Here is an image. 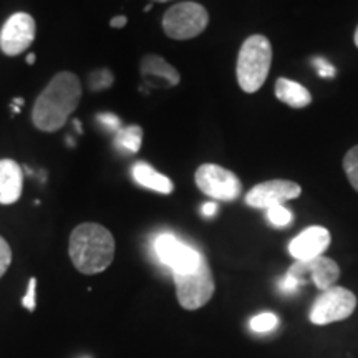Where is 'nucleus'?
Segmentation results:
<instances>
[{"label": "nucleus", "mask_w": 358, "mask_h": 358, "mask_svg": "<svg viewBox=\"0 0 358 358\" xmlns=\"http://www.w3.org/2000/svg\"><path fill=\"white\" fill-rule=\"evenodd\" d=\"M209 24V13L201 3L181 2L168 8L163 15V30L173 40L198 37Z\"/></svg>", "instance_id": "5"}, {"label": "nucleus", "mask_w": 358, "mask_h": 358, "mask_svg": "<svg viewBox=\"0 0 358 358\" xmlns=\"http://www.w3.org/2000/svg\"><path fill=\"white\" fill-rule=\"evenodd\" d=\"M272 64V45L264 35H250L237 55V83L245 93H256L266 83Z\"/></svg>", "instance_id": "3"}, {"label": "nucleus", "mask_w": 358, "mask_h": 358, "mask_svg": "<svg viewBox=\"0 0 358 358\" xmlns=\"http://www.w3.org/2000/svg\"><path fill=\"white\" fill-rule=\"evenodd\" d=\"M27 64L29 65L35 64V53H29V55H27Z\"/></svg>", "instance_id": "29"}, {"label": "nucleus", "mask_w": 358, "mask_h": 358, "mask_svg": "<svg viewBox=\"0 0 358 358\" xmlns=\"http://www.w3.org/2000/svg\"><path fill=\"white\" fill-rule=\"evenodd\" d=\"M343 169H345V174L353 189L358 192V146L352 148L345 155V158H343Z\"/></svg>", "instance_id": "18"}, {"label": "nucleus", "mask_w": 358, "mask_h": 358, "mask_svg": "<svg viewBox=\"0 0 358 358\" xmlns=\"http://www.w3.org/2000/svg\"><path fill=\"white\" fill-rule=\"evenodd\" d=\"M196 186L209 198L217 201H236L243 192L241 179L229 169L217 164H201L194 174Z\"/></svg>", "instance_id": "7"}, {"label": "nucleus", "mask_w": 358, "mask_h": 358, "mask_svg": "<svg viewBox=\"0 0 358 358\" xmlns=\"http://www.w3.org/2000/svg\"><path fill=\"white\" fill-rule=\"evenodd\" d=\"M267 219L271 221L272 226L285 227L292 222L294 214L287 208H284V206H275V208L267 209Z\"/></svg>", "instance_id": "20"}, {"label": "nucleus", "mask_w": 358, "mask_h": 358, "mask_svg": "<svg viewBox=\"0 0 358 358\" xmlns=\"http://www.w3.org/2000/svg\"><path fill=\"white\" fill-rule=\"evenodd\" d=\"M299 282L294 279V277H290V275H285L284 279H282V282H280V289L284 290V292H292V290H295L299 287Z\"/></svg>", "instance_id": "26"}, {"label": "nucleus", "mask_w": 358, "mask_h": 358, "mask_svg": "<svg viewBox=\"0 0 358 358\" xmlns=\"http://www.w3.org/2000/svg\"><path fill=\"white\" fill-rule=\"evenodd\" d=\"M313 65H315L317 73H319L320 77H324V78H332L334 75H335L334 65H330L329 62L324 60V58H315V60H313Z\"/></svg>", "instance_id": "24"}, {"label": "nucleus", "mask_w": 358, "mask_h": 358, "mask_svg": "<svg viewBox=\"0 0 358 358\" xmlns=\"http://www.w3.org/2000/svg\"><path fill=\"white\" fill-rule=\"evenodd\" d=\"M37 35V24L27 12H15L0 29V50L7 57L22 55Z\"/></svg>", "instance_id": "9"}, {"label": "nucleus", "mask_w": 358, "mask_h": 358, "mask_svg": "<svg viewBox=\"0 0 358 358\" xmlns=\"http://www.w3.org/2000/svg\"><path fill=\"white\" fill-rule=\"evenodd\" d=\"M353 40H355V45H357V48H358V27H357V30H355V35H353Z\"/></svg>", "instance_id": "31"}, {"label": "nucleus", "mask_w": 358, "mask_h": 358, "mask_svg": "<svg viewBox=\"0 0 358 358\" xmlns=\"http://www.w3.org/2000/svg\"><path fill=\"white\" fill-rule=\"evenodd\" d=\"M131 174L134 181H136L140 186L146 187V189L159 192V194H171L174 191V185L171 179L164 176V174H161L159 171H156L151 164L145 163V161H138V163H134Z\"/></svg>", "instance_id": "14"}, {"label": "nucleus", "mask_w": 358, "mask_h": 358, "mask_svg": "<svg viewBox=\"0 0 358 358\" xmlns=\"http://www.w3.org/2000/svg\"><path fill=\"white\" fill-rule=\"evenodd\" d=\"M140 70L143 77L159 78L163 80L168 87H176V85L181 82V75H179V71L174 69L171 64H168L163 57L155 55V53H150V55L143 57Z\"/></svg>", "instance_id": "15"}, {"label": "nucleus", "mask_w": 358, "mask_h": 358, "mask_svg": "<svg viewBox=\"0 0 358 358\" xmlns=\"http://www.w3.org/2000/svg\"><path fill=\"white\" fill-rule=\"evenodd\" d=\"M143 143V129L138 124L120 128L116 131V145L128 153H138Z\"/></svg>", "instance_id": "17"}, {"label": "nucleus", "mask_w": 358, "mask_h": 358, "mask_svg": "<svg viewBox=\"0 0 358 358\" xmlns=\"http://www.w3.org/2000/svg\"><path fill=\"white\" fill-rule=\"evenodd\" d=\"M35 290H37V279L32 277V279L29 280V287H27L25 297L22 299V306L30 312L35 310Z\"/></svg>", "instance_id": "23"}, {"label": "nucleus", "mask_w": 358, "mask_h": 358, "mask_svg": "<svg viewBox=\"0 0 358 358\" xmlns=\"http://www.w3.org/2000/svg\"><path fill=\"white\" fill-rule=\"evenodd\" d=\"M357 307L355 294L345 287H337L324 290L315 299L308 313V319L315 325H327L334 322L345 320L352 315Z\"/></svg>", "instance_id": "6"}, {"label": "nucleus", "mask_w": 358, "mask_h": 358, "mask_svg": "<svg viewBox=\"0 0 358 358\" xmlns=\"http://www.w3.org/2000/svg\"><path fill=\"white\" fill-rule=\"evenodd\" d=\"M330 232L322 226H312L302 231L292 243L289 244V252L295 261H310L319 256H324V252L329 249Z\"/></svg>", "instance_id": "12"}, {"label": "nucleus", "mask_w": 358, "mask_h": 358, "mask_svg": "<svg viewBox=\"0 0 358 358\" xmlns=\"http://www.w3.org/2000/svg\"><path fill=\"white\" fill-rule=\"evenodd\" d=\"M82 100V82L71 71H58L35 100L32 122L45 133H55L65 127Z\"/></svg>", "instance_id": "1"}, {"label": "nucleus", "mask_w": 358, "mask_h": 358, "mask_svg": "<svg viewBox=\"0 0 358 358\" xmlns=\"http://www.w3.org/2000/svg\"><path fill=\"white\" fill-rule=\"evenodd\" d=\"M155 250L161 264L171 268L173 274L189 272L206 259L203 252L179 241L173 234H161L156 237Z\"/></svg>", "instance_id": "8"}, {"label": "nucleus", "mask_w": 358, "mask_h": 358, "mask_svg": "<svg viewBox=\"0 0 358 358\" xmlns=\"http://www.w3.org/2000/svg\"><path fill=\"white\" fill-rule=\"evenodd\" d=\"M69 254L78 272L85 275L100 274L115 259V237L101 224H78L70 236Z\"/></svg>", "instance_id": "2"}, {"label": "nucleus", "mask_w": 358, "mask_h": 358, "mask_svg": "<svg viewBox=\"0 0 358 358\" xmlns=\"http://www.w3.org/2000/svg\"><path fill=\"white\" fill-rule=\"evenodd\" d=\"M277 100L292 106V108H306L312 103L310 92L303 85L289 78H279L275 82Z\"/></svg>", "instance_id": "16"}, {"label": "nucleus", "mask_w": 358, "mask_h": 358, "mask_svg": "<svg viewBox=\"0 0 358 358\" xmlns=\"http://www.w3.org/2000/svg\"><path fill=\"white\" fill-rule=\"evenodd\" d=\"M12 264V249L2 236H0V277L7 272Z\"/></svg>", "instance_id": "22"}, {"label": "nucleus", "mask_w": 358, "mask_h": 358, "mask_svg": "<svg viewBox=\"0 0 358 358\" xmlns=\"http://www.w3.org/2000/svg\"><path fill=\"white\" fill-rule=\"evenodd\" d=\"M98 120H100V122H101L103 124H105L106 128L115 129V131H118L120 124H122V122H120V118H116L115 115H110V113L100 115V116H98Z\"/></svg>", "instance_id": "25"}, {"label": "nucleus", "mask_w": 358, "mask_h": 358, "mask_svg": "<svg viewBox=\"0 0 358 358\" xmlns=\"http://www.w3.org/2000/svg\"><path fill=\"white\" fill-rule=\"evenodd\" d=\"M151 2H159V3H163V2H171V0H151Z\"/></svg>", "instance_id": "32"}, {"label": "nucleus", "mask_w": 358, "mask_h": 358, "mask_svg": "<svg viewBox=\"0 0 358 358\" xmlns=\"http://www.w3.org/2000/svg\"><path fill=\"white\" fill-rule=\"evenodd\" d=\"M24 187V171L13 159H0V204L17 203Z\"/></svg>", "instance_id": "13"}, {"label": "nucleus", "mask_w": 358, "mask_h": 358, "mask_svg": "<svg viewBox=\"0 0 358 358\" xmlns=\"http://www.w3.org/2000/svg\"><path fill=\"white\" fill-rule=\"evenodd\" d=\"M12 103H15V105H17V106H19V108H20V106H22V105H24V100H22V98H15V100H13Z\"/></svg>", "instance_id": "30"}, {"label": "nucleus", "mask_w": 358, "mask_h": 358, "mask_svg": "<svg viewBox=\"0 0 358 358\" xmlns=\"http://www.w3.org/2000/svg\"><path fill=\"white\" fill-rule=\"evenodd\" d=\"M277 325H279V319H277L274 313L271 312L259 313V315H256L252 320H250V329L259 334L271 332V330H274Z\"/></svg>", "instance_id": "19"}, {"label": "nucleus", "mask_w": 358, "mask_h": 358, "mask_svg": "<svg viewBox=\"0 0 358 358\" xmlns=\"http://www.w3.org/2000/svg\"><path fill=\"white\" fill-rule=\"evenodd\" d=\"M287 275L294 277L301 285L310 280L319 290H329L337 284L340 267L332 259L319 256L310 261H297L292 264L287 271Z\"/></svg>", "instance_id": "11"}, {"label": "nucleus", "mask_w": 358, "mask_h": 358, "mask_svg": "<svg viewBox=\"0 0 358 358\" xmlns=\"http://www.w3.org/2000/svg\"><path fill=\"white\" fill-rule=\"evenodd\" d=\"M113 82H115V78H113V75H111L110 70H96V71H93L88 78L90 88L95 90V92L106 90L113 85Z\"/></svg>", "instance_id": "21"}, {"label": "nucleus", "mask_w": 358, "mask_h": 358, "mask_svg": "<svg viewBox=\"0 0 358 358\" xmlns=\"http://www.w3.org/2000/svg\"><path fill=\"white\" fill-rule=\"evenodd\" d=\"M174 285L179 306L186 310H198L213 299L214 295V279L211 267L208 261L199 264L198 267L182 274H173Z\"/></svg>", "instance_id": "4"}, {"label": "nucleus", "mask_w": 358, "mask_h": 358, "mask_svg": "<svg viewBox=\"0 0 358 358\" xmlns=\"http://www.w3.org/2000/svg\"><path fill=\"white\" fill-rule=\"evenodd\" d=\"M127 24H128V17L127 15H116L110 20L111 29H123V27Z\"/></svg>", "instance_id": "27"}, {"label": "nucleus", "mask_w": 358, "mask_h": 358, "mask_svg": "<svg viewBox=\"0 0 358 358\" xmlns=\"http://www.w3.org/2000/svg\"><path fill=\"white\" fill-rule=\"evenodd\" d=\"M302 194V187L287 179H271L254 186L245 194V204L256 209H271L284 206L287 201L297 199Z\"/></svg>", "instance_id": "10"}, {"label": "nucleus", "mask_w": 358, "mask_h": 358, "mask_svg": "<svg viewBox=\"0 0 358 358\" xmlns=\"http://www.w3.org/2000/svg\"><path fill=\"white\" fill-rule=\"evenodd\" d=\"M217 211V204L216 203H206L203 206V209H201V213H203V216L206 217H213L214 214Z\"/></svg>", "instance_id": "28"}]
</instances>
